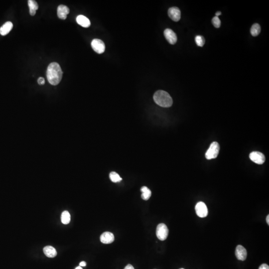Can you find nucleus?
<instances>
[{
    "instance_id": "13",
    "label": "nucleus",
    "mask_w": 269,
    "mask_h": 269,
    "mask_svg": "<svg viewBox=\"0 0 269 269\" xmlns=\"http://www.w3.org/2000/svg\"><path fill=\"white\" fill-rule=\"evenodd\" d=\"M76 22L78 24L84 27H88L91 25L89 20L83 15H79L76 18Z\"/></svg>"
},
{
    "instance_id": "21",
    "label": "nucleus",
    "mask_w": 269,
    "mask_h": 269,
    "mask_svg": "<svg viewBox=\"0 0 269 269\" xmlns=\"http://www.w3.org/2000/svg\"><path fill=\"white\" fill-rule=\"evenodd\" d=\"M195 41L196 45L200 47L203 46L205 44V41L204 37L201 35H196L195 38Z\"/></svg>"
},
{
    "instance_id": "19",
    "label": "nucleus",
    "mask_w": 269,
    "mask_h": 269,
    "mask_svg": "<svg viewBox=\"0 0 269 269\" xmlns=\"http://www.w3.org/2000/svg\"><path fill=\"white\" fill-rule=\"evenodd\" d=\"M261 27L258 23H254L253 26H252L250 33L253 37H256L260 34L261 32Z\"/></svg>"
},
{
    "instance_id": "7",
    "label": "nucleus",
    "mask_w": 269,
    "mask_h": 269,
    "mask_svg": "<svg viewBox=\"0 0 269 269\" xmlns=\"http://www.w3.org/2000/svg\"><path fill=\"white\" fill-rule=\"evenodd\" d=\"M250 159L255 163L262 164L265 161V156L264 154L259 152H253L250 154Z\"/></svg>"
},
{
    "instance_id": "20",
    "label": "nucleus",
    "mask_w": 269,
    "mask_h": 269,
    "mask_svg": "<svg viewBox=\"0 0 269 269\" xmlns=\"http://www.w3.org/2000/svg\"><path fill=\"white\" fill-rule=\"evenodd\" d=\"M109 177H110V180L113 182H120L122 179V178L120 177L119 174L116 172H114V171L110 173Z\"/></svg>"
},
{
    "instance_id": "6",
    "label": "nucleus",
    "mask_w": 269,
    "mask_h": 269,
    "mask_svg": "<svg viewBox=\"0 0 269 269\" xmlns=\"http://www.w3.org/2000/svg\"><path fill=\"white\" fill-rule=\"evenodd\" d=\"M195 209L196 214L200 217H205L208 215V208L207 207L206 204L203 202H199L197 203L195 207Z\"/></svg>"
},
{
    "instance_id": "3",
    "label": "nucleus",
    "mask_w": 269,
    "mask_h": 269,
    "mask_svg": "<svg viewBox=\"0 0 269 269\" xmlns=\"http://www.w3.org/2000/svg\"><path fill=\"white\" fill-rule=\"evenodd\" d=\"M220 146L217 142H214L210 145L205 154V157L207 160H211L217 158L219 154Z\"/></svg>"
},
{
    "instance_id": "2",
    "label": "nucleus",
    "mask_w": 269,
    "mask_h": 269,
    "mask_svg": "<svg viewBox=\"0 0 269 269\" xmlns=\"http://www.w3.org/2000/svg\"><path fill=\"white\" fill-rule=\"evenodd\" d=\"M156 103L163 107H170L173 105V101L168 93L163 90H158L154 95Z\"/></svg>"
},
{
    "instance_id": "23",
    "label": "nucleus",
    "mask_w": 269,
    "mask_h": 269,
    "mask_svg": "<svg viewBox=\"0 0 269 269\" xmlns=\"http://www.w3.org/2000/svg\"><path fill=\"white\" fill-rule=\"evenodd\" d=\"M38 83L40 85H43L45 84V80L44 78L40 77L38 80Z\"/></svg>"
},
{
    "instance_id": "24",
    "label": "nucleus",
    "mask_w": 269,
    "mask_h": 269,
    "mask_svg": "<svg viewBox=\"0 0 269 269\" xmlns=\"http://www.w3.org/2000/svg\"><path fill=\"white\" fill-rule=\"evenodd\" d=\"M259 269H269V267L267 264H263L260 266Z\"/></svg>"
},
{
    "instance_id": "8",
    "label": "nucleus",
    "mask_w": 269,
    "mask_h": 269,
    "mask_svg": "<svg viewBox=\"0 0 269 269\" xmlns=\"http://www.w3.org/2000/svg\"><path fill=\"white\" fill-rule=\"evenodd\" d=\"M169 17L174 22H178L181 19V12L177 7H171L168 10Z\"/></svg>"
},
{
    "instance_id": "18",
    "label": "nucleus",
    "mask_w": 269,
    "mask_h": 269,
    "mask_svg": "<svg viewBox=\"0 0 269 269\" xmlns=\"http://www.w3.org/2000/svg\"><path fill=\"white\" fill-rule=\"evenodd\" d=\"M70 215L67 211H64L61 214V220L64 224H68L70 222Z\"/></svg>"
},
{
    "instance_id": "4",
    "label": "nucleus",
    "mask_w": 269,
    "mask_h": 269,
    "mask_svg": "<svg viewBox=\"0 0 269 269\" xmlns=\"http://www.w3.org/2000/svg\"><path fill=\"white\" fill-rule=\"evenodd\" d=\"M169 234V229L166 224L160 223L156 227V235L158 239L164 241L167 238Z\"/></svg>"
},
{
    "instance_id": "1",
    "label": "nucleus",
    "mask_w": 269,
    "mask_h": 269,
    "mask_svg": "<svg viewBox=\"0 0 269 269\" xmlns=\"http://www.w3.org/2000/svg\"><path fill=\"white\" fill-rule=\"evenodd\" d=\"M63 72L59 64L56 63H52L48 65L46 72L48 81L52 85H57L61 81Z\"/></svg>"
},
{
    "instance_id": "28",
    "label": "nucleus",
    "mask_w": 269,
    "mask_h": 269,
    "mask_svg": "<svg viewBox=\"0 0 269 269\" xmlns=\"http://www.w3.org/2000/svg\"><path fill=\"white\" fill-rule=\"evenodd\" d=\"M266 221H267V223H268V225H269V215H268V216H267Z\"/></svg>"
},
{
    "instance_id": "27",
    "label": "nucleus",
    "mask_w": 269,
    "mask_h": 269,
    "mask_svg": "<svg viewBox=\"0 0 269 269\" xmlns=\"http://www.w3.org/2000/svg\"><path fill=\"white\" fill-rule=\"evenodd\" d=\"M221 15V12L218 11L216 13V14H215V16H218H218H220Z\"/></svg>"
},
{
    "instance_id": "10",
    "label": "nucleus",
    "mask_w": 269,
    "mask_h": 269,
    "mask_svg": "<svg viewBox=\"0 0 269 269\" xmlns=\"http://www.w3.org/2000/svg\"><path fill=\"white\" fill-rule=\"evenodd\" d=\"M235 255L238 260L241 261H244L246 259L247 256V250L242 245H238L236 248Z\"/></svg>"
},
{
    "instance_id": "12",
    "label": "nucleus",
    "mask_w": 269,
    "mask_h": 269,
    "mask_svg": "<svg viewBox=\"0 0 269 269\" xmlns=\"http://www.w3.org/2000/svg\"><path fill=\"white\" fill-rule=\"evenodd\" d=\"M114 236L110 232H105L101 235L100 241L102 243L110 244L114 241Z\"/></svg>"
},
{
    "instance_id": "15",
    "label": "nucleus",
    "mask_w": 269,
    "mask_h": 269,
    "mask_svg": "<svg viewBox=\"0 0 269 269\" xmlns=\"http://www.w3.org/2000/svg\"><path fill=\"white\" fill-rule=\"evenodd\" d=\"M44 252L45 255L48 258H54L57 255V252L56 249L51 246L45 247L44 248Z\"/></svg>"
},
{
    "instance_id": "14",
    "label": "nucleus",
    "mask_w": 269,
    "mask_h": 269,
    "mask_svg": "<svg viewBox=\"0 0 269 269\" xmlns=\"http://www.w3.org/2000/svg\"><path fill=\"white\" fill-rule=\"evenodd\" d=\"M13 27V25L12 22H6L0 28V34L2 35H7L11 31Z\"/></svg>"
},
{
    "instance_id": "11",
    "label": "nucleus",
    "mask_w": 269,
    "mask_h": 269,
    "mask_svg": "<svg viewBox=\"0 0 269 269\" xmlns=\"http://www.w3.org/2000/svg\"><path fill=\"white\" fill-rule=\"evenodd\" d=\"M70 10L68 7L66 5H59L57 8V16L61 20H65L66 19L67 16L70 13Z\"/></svg>"
},
{
    "instance_id": "22",
    "label": "nucleus",
    "mask_w": 269,
    "mask_h": 269,
    "mask_svg": "<svg viewBox=\"0 0 269 269\" xmlns=\"http://www.w3.org/2000/svg\"><path fill=\"white\" fill-rule=\"evenodd\" d=\"M212 23L216 28H219L221 26V21L218 16H214L212 20Z\"/></svg>"
},
{
    "instance_id": "9",
    "label": "nucleus",
    "mask_w": 269,
    "mask_h": 269,
    "mask_svg": "<svg viewBox=\"0 0 269 269\" xmlns=\"http://www.w3.org/2000/svg\"><path fill=\"white\" fill-rule=\"evenodd\" d=\"M164 35L166 40L171 45H174L177 42L178 38L175 33L171 29H167L164 30Z\"/></svg>"
},
{
    "instance_id": "30",
    "label": "nucleus",
    "mask_w": 269,
    "mask_h": 269,
    "mask_svg": "<svg viewBox=\"0 0 269 269\" xmlns=\"http://www.w3.org/2000/svg\"><path fill=\"white\" fill-rule=\"evenodd\" d=\"M183 269V268H181V269Z\"/></svg>"
},
{
    "instance_id": "17",
    "label": "nucleus",
    "mask_w": 269,
    "mask_h": 269,
    "mask_svg": "<svg viewBox=\"0 0 269 269\" xmlns=\"http://www.w3.org/2000/svg\"><path fill=\"white\" fill-rule=\"evenodd\" d=\"M141 191L142 192L141 196L143 199L148 200L151 197L152 192L151 190L147 186H143L141 189Z\"/></svg>"
},
{
    "instance_id": "29",
    "label": "nucleus",
    "mask_w": 269,
    "mask_h": 269,
    "mask_svg": "<svg viewBox=\"0 0 269 269\" xmlns=\"http://www.w3.org/2000/svg\"><path fill=\"white\" fill-rule=\"evenodd\" d=\"M75 269H82V268L81 267L79 266V267H76V268H75Z\"/></svg>"
},
{
    "instance_id": "16",
    "label": "nucleus",
    "mask_w": 269,
    "mask_h": 269,
    "mask_svg": "<svg viewBox=\"0 0 269 269\" xmlns=\"http://www.w3.org/2000/svg\"><path fill=\"white\" fill-rule=\"evenodd\" d=\"M28 5L30 9V15L34 16L36 14V11L38 9V4L34 0H29Z\"/></svg>"
},
{
    "instance_id": "26",
    "label": "nucleus",
    "mask_w": 269,
    "mask_h": 269,
    "mask_svg": "<svg viewBox=\"0 0 269 269\" xmlns=\"http://www.w3.org/2000/svg\"><path fill=\"white\" fill-rule=\"evenodd\" d=\"M79 265H80V267H85L86 265V263L85 262H84V261H82V262H81L80 263Z\"/></svg>"
},
{
    "instance_id": "25",
    "label": "nucleus",
    "mask_w": 269,
    "mask_h": 269,
    "mask_svg": "<svg viewBox=\"0 0 269 269\" xmlns=\"http://www.w3.org/2000/svg\"><path fill=\"white\" fill-rule=\"evenodd\" d=\"M134 269V268L133 266H132V265H131V264H129V265H127L125 267V269Z\"/></svg>"
},
{
    "instance_id": "5",
    "label": "nucleus",
    "mask_w": 269,
    "mask_h": 269,
    "mask_svg": "<svg viewBox=\"0 0 269 269\" xmlns=\"http://www.w3.org/2000/svg\"><path fill=\"white\" fill-rule=\"evenodd\" d=\"M91 46L93 49L98 54H102L105 50V45L103 41L95 38L91 42Z\"/></svg>"
}]
</instances>
